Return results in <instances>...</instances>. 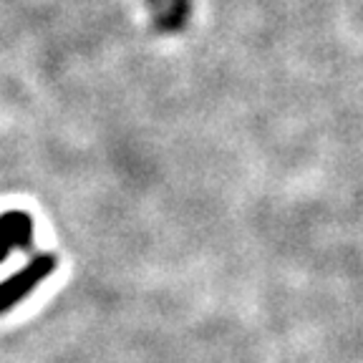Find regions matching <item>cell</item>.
Segmentation results:
<instances>
[{"instance_id":"7a4b0ae2","label":"cell","mask_w":363,"mask_h":363,"mask_svg":"<svg viewBox=\"0 0 363 363\" xmlns=\"http://www.w3.org/2000/svg\"><path fill=\"white\" fill-rule=\"evenodd\" d=\"M33 240V220L26 212H8L0 217V262L13 250H26Z\"/></svg>"},{"instance_id":"6da1fadb","label":"cell","mask_w":363,"mask_h":363,"mask_svg":"<svg viewBox=\"0 0 363 363\" xmlns=\"http://www.w3.org/2000/svg\"><path fill=\"white\" fill-rule=\"evenodd\" d=\"M53 270H56V257L38 255L26 262L18 272H13L11 278L3 280V283H0V313H8L11 308H16L23 298H28Z\"/></svg>"}]
</instances>
